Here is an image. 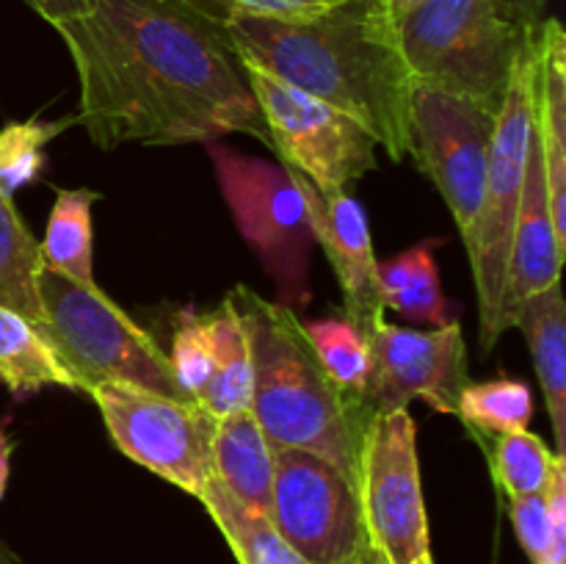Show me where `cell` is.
Wrapping results in <instances>:
<instances>
[{"instance_id": "obj_9", "label": "cell", "mask_w": 566, "mask_h": 564, "mask_svg": "<svg viewBox=\"0 0 566 564\" xmlns=\"http://www.w3.org/2000/svg\"><path fill=\"white\" fill-rule=\"evenodd\" d=\"M241 66L282 166L302 171L321 194L346 191L376 169L379 144L357 122L249 61Z\"/></svg>"}, {"instance_id": "obj_29", "label": "cell", "mask_w": 566, "mask_h": 564, "mask_svg": "<svg viewBox=\"0 0 566 564\" xmlns=\"http://www.w3.org/2000/svg\"><path fill=\"white\" fill-rule=\"evenodd\" d=\"M166 357H169L171 374H175L182 393L199 401L210 382V370H213V326H210V315H182Z\"/></svg>"}, {"instance_id": "obj_3", "label": "cell", "mask_w": 566, "mask_h": 564, "mask_svg": "<svg viewBox=\"0 0 566 564\" xmlns=\"http://www.w3.org/2000/svg\"><path fill=\"white\" fill-rule=\"evenodd\" d=\"M227 299L241 315L252 354L249 412L271 446L318 453L357 484L363 442L376 418L368 404L335 385L287 304L247 285H235Z\"/></svg>"}, {"instance_id": "obj_35", "label": "cell", "mask_w": 566, "mask_h": 564, "mask_svg": "<svg viewBox=\"0 0 566 564\" xmlns=\"http://www.w3.org/2000/svg\"><path fill=\"white\" fill-rule=\"evenodd\" d=\"M11 453H14V442H11V437L6 435V429H0V501H3L6 487H9Z\"/></svg>"}, {"instance_id": "obj_37", "label": "cell", "mask_w": 566, "mask_h": 564, "mask_svg": "<svg viewBox=\"0 0 566 564\" xmlns=\"http://www.w3.org/2000/svg\"><path fill=\"white\" fill-rule=\"evenodd\" d=\"M348 564H390V562H387V558L381 556V553L368 542V545H365L363 551H359Z\"/></svg>"}, {"instance_id": "obj_24", "label": "cell", "mask_w": 566, "mask_h": 564, "mask_svg": "<svg viewBox=\"0 0 566 564\" xmlns=\"http://www.w3.org/2000/svg\"><path fill=\"white\" fill-rule=\"evenodd\" d=\"M39 271V241L20 219L14 199L0 194V304L17 310L42 330L44 313L36 291Z\"/></svg>"}, {"instance_id": "obj_23", "label": "cell", "mask_w": 566, "mask_h": 564, "mask_svg": "<svg viewBox=\"0 0 566 564\" xmlns=\"http://www.w3.org/2000/svg\"><path fill=\"white\" fill-rule=\"evenodd\" d=\"M213 326V370L199 404L210 409L216 418L243 412L252 404V354L243 321L230 299L210 313Z\"/></svg>"}, {"instance_id": "obj_18", "label": "cell", "mask_w": 566, "mask_h": 564, "mask_svg": "<svg viewBox=\"0 0 566 564\" xmlns=\"http://www.w3.org/2000/svg\"><path fill=\"white\" fill-rule=\"evenodd\" d=\"M213 479L241 503L269 512L274 446L249 409L216 420Z\"/></svg>"}, {"instance_id": "obj_4", "label": "cell", "mask_w": 566, "mask_h": 564, "mask_svg": "<svg viewBox=\"0 0 566 564\" xmlns=\"http://www.w3.org/2000/svg\"><path fill=\"white\" fill-rule=\"evenodd\" d=\"M396 28L412 83L497 111L536 25L512 22L495 0H423Z\"/></svg>"}, {"instance_id": "obj_17", "label": "cell", "mask_w": 566, "mask_h": 564, "mask_svg": "<svg viewBox=\"0 0 566 564\" xmlns=\"http://www.w3.org/2000/svg\"><path fill=\"white\" fill-rule=\"evenodd\" d=\"M514 326L528 341L556 437V453L566 457V304L562 280L531 296L520 307Z\"/></svg>"}, {"instance_id": "obj_12", "label": "cell", "mask_w": 566, "mask_h": 564, "mask_svg": "<svg viewBox=\"0 0 566 564\" xmlns=\"http://www.w3.org/2000/svg\"><path fill=\"white\" fill-rule=\"evenodd\" d=\"M497 111L418 83L409 92L407 155L442 194L462 238L473 227L484 191Z\"/></svg>"}, {"instance_id": "obj_27", "label": "cell", "mask_w": 566, "mask_h": 564, "mask_svg": "<svg viewBox=\"0 0 566 564\" xmlns=\"http://www.w3.org/2000/svg\"><path fill=\"white\" fill-rule=\"evenodd\" d=\"M72 125H77L75 114L55 122L33 116L25 122H6L0 127V194L6 199L14 197L28 182L39 180L48 164V144Z\"/></svg>"}, {"instance_id": "obj_32", "label": "cell", "mask_w": 566, "mask_h": 564, "mask_svg": "<svg viewBox=\"0 0 566 564\" xmlns=\"http://www.w3.org/2000/svg\"><path fill=\"white\" fill-rule=\"evenodd\" d=\"M547 509L553 525V551L547 564H566V457L558 459L547 487Z\"/></svg>"}, {"instance_id": "obj_28", "label": "cell", "mask_w": 566, "mask_h": 564, "mask_svg": "<svg viewBox=\"0 0 566 564\" xmlns=\"http://www.w3.org/2000/svg\"><path fill=\"white\" fill-rule=\"evenodd\" d=\"M490 459L497 487L506 492V498H517L545 492L562 457L551 451L542 437L525 429L495 437Z\"/></svg>"}, {"instance_id": "obj_1", "label": "cell", "mask_w": 566, "mask_h": 564, "mask_svg": "<svg viewBox=\"0 0 566 564\" xmlns=\"http://www.w3.org/2000/svg\"><path fill=\"white\" fill-rule=\"evenodd\" d=\"M55 31L81 83L77 125L99 149L208 144L227 133L271 147L221 17L199 0H86Z\"/></svg>"}, {"instance_id": "obj_21", "label": "cell", "mask_w": 566, "mask_h": 564, "mask_svg": "<svg viewBox=\"0 0 566 564\" xmlns=\"http://www.w3.org/2000/svg\"><path fill=\"white\" fill-rule=\"evenodd\" d=\"M202 506L219 525L238 564H310L285 536L276 531L269 514L247 506L216 479L199 495Z\"/></svg>"}, {"instance_id": "obj_10", "label": "cell", "mask_w": 566, "mask_h": 564, "mask_svg": "<svg viewBox=\"0 0 566 564\" xmlns=\"http://www.w3.org/2000/svg\"><path fill=\"white\" fill-rule=\"evenodd\" d=\"M359 503L368 542L390 564H434L420 484L418 426L407 409L376 415L359 457Z\"/></svg>"}, {"instance_id": "obj_8", "label": "cell", "mask_w": 566, "mask_h": 564, "mask_svg": "<svg viewBox=\"0 0 566 564\" xmlns=\"http://www.w3.org/2000/svg\"><path fill=\"white\" fill-rule=\"evenodd\" d=\"M111 442L188 495H202L213 479L216 415L193 398H169L142 387L103 382L88 390Z\"/></svg>"}, {"instance_id": "obj_25", "label": "cell", "mask_w": 566, "mask_h": 564, "mask_svg": "<svg viewBox=\"0 0 566 564\" xmlns=\"http://www.w3.org/2000/svg\"><path fill=\"white\" fill-rule=\"evenodd\" d=\"M457 415L479 437H501L525 431L534 415V396L525 382L492 379L468 382L459 393Z\"/></svg>"}, {"instance_id": "obj_11", "label": "cell", "mask_w": 566, "mask_h": 564, "mask_svg": "<svg viewBox=\"0 0 566 564\" xmlns=\"http://www.w3.org/2000/svg\"><path fill=\"white\" fill-rule=\"evenodd\" d=\"M265 514L310 564H348L368 545L357 484L313 451L274 448Z\"/></svg>"}, {"instance_id": "obj_6", "label": "cell", "mask_w": 566, "mask_h": 564, "mask_svg": "<svg viewBox=\"0 0 566 564\" xmlns=\"http://www.w3.org/2000/svg\"><path fill=\"white\" fill-rule=\"evenodd\" d=\"M536 108V50L534 31L528 48L514 64L509 88L497 111L495 136H492L490 164H486L484 191L473 227L462 238L473 269L475 299H479L481 348L490 354L503 337L501 304L506 288L509 249H512L514 221L523 199L525 166H528L531 133H534Z\"/></svg>"}, {"instance_id": "obj_14", "label": "cell", "mask_w": 566, "mask_h": 564, "mask_svg": "<svg viewBox=\"0 0 566 564\" xmlns=\"http://www.w3.org/2000/svg\"><path fill=\"white\" fill-rule=\"evenodd\" d=\"M287 171L307 202L315 243L324 247L337 276L343 293V315L370 335V330L385 321V302H381L379 288V258L374 252V238H370L363 205L346 191L321 194L302 171Z\"/></svg>"}, {"instance_id": "obj_22", "label": "cell", "mask_w": 566, "mask_h": 564, "mask_svg": "<svg viewBox=\"0 0 566 564\" xmlns=\"http://www.w3.org/2000/svg\"><path fill=\"white\" fill-rule=\"evenodd\" d=\"M99 199L92 188H61L50 208L48 230L39 241V260L44 269L59 271L83 285L94 282V232L92 208Z\"/></svg>"}, {"instance_id": "obj_34", "label": "cell", "mask_w": 566, "mask_h": 564, "mask_svg": "<svg viewBox=\"0 0 566 564\" xmlns=\"http://www.w3.org/2000/svg\"><path fill=\"white\" fill-rule=\"evenodd\" d=\"M28 3H31L33 9H36L39 14H42L44 20L55 28V25H61V22L72 20L75 14H81L83 6H86V0H28Z\"/></svg>"}, {"instance_id": "obj_33", "label": "cell", "mask_w": 566, "mask_h": 564, "mask_svg": "<svg viewBox=\"0 0 566 564\" xmlns=\"http://www.w3.org/2000/svg\"><path fill=\"white\" fill-rule=\"evenodd\" d=\"M545 3L547 0H495L501 14L523 28H534L545 20Z\"/></svg>"}, {"instance_id": "obj_7", "label": "cell", "mask_w": 566, "mask_h": 564, "mask_svg": "<svg viewBox=\"0 0 566 564\" xmlns=\"http://www.w3.org/2000/svg\"><path fill=\"white\" fill-rule=\"evenodd\" d=\"M208 155L238 230L282 288V299L307 302L315 232L291 171L216 142H208Z\"/></svg>"}, {"instance_id": "obj_20", "label": "cell", "mask_w": 566, "mask_h": 564, "mask_svg": "<svg viewBox=\"0 0 566 564\" xmlns=\"http://www.w3.org/2000/svg\"><path fill=\"white\" fill-rule=\"evenodd\" d=\"M440 241L426 238L418 247L403 249L390 260H379V288L385 310H396L418 324H448V299L442 293L434 247Z\"/></svg>"}, {"instance_id": "obj_13", "label": "cell", "mask_w": 566, "mask_h": 564, "mask_svg": "<svg viewBox=\"0 0 566 564\" xmlns=\"http://www.w3.org/2000/svg\"><path fill=\"white\" fill-rule=\"evenodd\" d=\"M370 370L363 398L374 415L426 401L431 409L457 415L462 387L470 382L468 346L459 321L412 330L381 321L370 330Z\"/></svg>"}, {"instance_id": "obj_26", "label": "cell", "mask_w": 566, "mask_h": 564, "mask_svg": "<svg viewBox=\"0 0 566 564\" xmlns=\"http://www.w3.org/2000/svg\"><path fill=\"white\" fill-rule=\"evenodd\" d=\"M315 354L326 374L335 379L337 387H343L352 396L363 398L365 382L370 370V341L368 332L359 330L352 318L337 315V318H318L302 321ZM365 401V398H363Z\"/></svg>"}, {"instance_id": "obj_36", "label": "cell", "mask_w": 566, "mask_h": 564, "mask_svg": "<svg viewBox=\"0 0 566 564\" xmlns=\"http://www.w3.org/2000/svg\"><path fill=\"white\" fill-rule=\"evenodd\" d=\"M379 3L385 6V9L390 11V14H392V20L398 22V20H401L403 14H407L409 9H415V6L423 3V0H379Z\"/></svg>"}, {"instance_id": "obj_2", "label": "cell", "mask_w": 566, "mask_h": 564, "mask_svg": "<svg viewBox=\"0 0 566 564\" xmlns=\"http://www.w3.org/2000/svg\"><path fill=\"white\" fill-rule=\"evenodd\" d=\"M221 25L238 59L346 114L392 160L407 158L412 77L379 0H337L304 20L221 17Z\"/></svg>"}, {"instance_id": "obj_15", "label": "cell", "mask_w": 566, "mask_h": 564, "mask_svg": "<svg viewBox=\"0 0 566 564\" xmlns=\"http://www.w3.org/2000/svg\"><path fill=\"white\" fill-rule=\"evenodd\" d=\"M566 247L556 236L551 213V194H547L545 158L536 127L531 133L528 166H525L523 199H520L517 221L512 232V249H509L506 288H503L501 304V332L506 335L514 326L520 307L536 296L539 291L562 280Z\"/></svg>"}, {"instance_id": "obj_30", "label": "cell", "mask_w": 566, "mask_h": 564, "mask_svg": "<svg viewBox=\"0 0 566 564\" xmlns=\"http://www.w3.org/2000/svg\"><path fill=\"white\" fill-rule=\"evenodd\" d=\"M509 514H512L514 534H517L525 556L534 564L551 562L553 525L551 509H547V490L534 492V495L509 498Z\"/></svg>"}, {"instance_id": "obj_5", "label": "cell", "mask_w": 566, "mask_h": 564, "mask_svg": "<svg viewBox=\"0 0 566 564\" xmlns=\"http://www.w3.org/2000/svg\"><path fill=\"white\" fill-rule=\"evenodd\" d=\"M36 291L44 313L42 332L72 370L77 390L88 393L94 385L116 382L169 398H188L158 341L108 293L44 265Z\"/></svg>"}, {"instance_id": "obj_31", "label": "cell", "mask_w": 566, "mask_h": 564, "mask_svg": "<svg viewBox=\"0 0 566 564\" xmlns=\"http://www.w3.org/2000/svg\"><path fill=\"white\" fill-rule=\"evenodd\" d=\"M216 17H260V20H304L332 9L337 0H199Z\"/></svg>"}, {"instance_id": "obj_38", "label": "cell", "mask_w": 566, "mask_h": 564, "mask_svg": "<svg viewBox=\"0 0 566 564\" xmlns=\"http://www.w3.org/2000/svg\"><path fill=\"white\" fill-rule=\"evenodd\" d=\"M0 564H17V558L11 556L9 551H6V545H3V542H0Z\"/></svg>"}, {"instance_id": "obj_19", "label": "cell", "mask_w": 566, "mask_h": 564, "mask_svg": "<svg viewBox=\"0 0 566 564\" xmlns=\"http://www.w3.org/2000/svg\"><path fill=\"white\" fill-rule=\"evenodd\" d=\"M0 385L14 396L42 387L77 390V382L39 324L0 304Z\"/></svg>"}, {"instance_id": "obj_16", "label": "cell", "mask_w": 566, "mask_h": 564, "mask_svg": "<svg viewBox=\"0 0 566 564\" xmlns=\"http://www.w3.org/2000/svg\"><path fill=\"white\" fill-rule=\"evenodd\" d=\"M534 127L545 158L553 227L566 247V33L556 17H545L534 28Z\"/></svg>"}]
</instances>
